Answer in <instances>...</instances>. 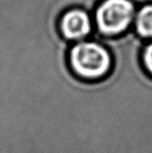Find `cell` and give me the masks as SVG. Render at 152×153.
<instances>
[{
    "label": "cell",
    "mask_w": 152,
    "mask_h": 153,
    "mask_svg": "<svg viewBox=\"0 0 152 153\" xmlns=\"http://www.w3.org/2000/svg\"><path fill=\"white\" fill-rule=\"evenodd\" d=\"M68 64L77 78L85 82H98L110 73L113 58L105 45L94 39H87L71 44Z\"/></svg>",
    "instance_id": "cell-1"
},
{
    "label": "cell",
    "mask_w": 152,
    "mask_h": 153,
    "mask_svg": "<svg viewBox=\"0 0 152 153\" xmlns=\"http://www.w3.org/2000/svg\"><path fill=\"white\" fill-rule=\"evenodd\" d=\"M138 7L133 0H101L93 12L94 33L116 38L133 28Z\"/></svg>",
    "instance_id": "cell-2"
},
{
    "label": "cell",
    "mask_w": 152,
    "mask_h": 153,
    "mask_svg": "<svg viewBox=\"0 0 152 153\" xmlns=\"http://www.w3.org/2000/svg\"><path fill=\"white\" fill-rule=\"evenodd\" d=\"M57 28L62 38L71 44L90 39L94 32L93 14L79 7L69 8L60 15Z\"/></svg>",
    "instance_id": "cell-3"
},
{
    "label": "cell",
    "mask_w": 152,
    "mask_h": 153,
    "mask_svg": "<svg viewBox=\"0 0 152 153\" xmlns=\"http://www.w3.org/2000/svg\"><path fill=\"white\" fill-rule=\"evenodd\" d=\"M133 30L145 41L152 40V3L138 7L135 16Z\"/></svg>",
    "instance_id": "cell-4"
},
{
    "label": "cell",
    "mask_w": 152,
    "mask_h": 153,
    "mask_svg": "<svg viewBox=\"0 0 152 153\" xmlns=\"http://www.w3.org/2000/svg\"><path fill=\"white\" fill-rule=\"evenodd\" d=\"M141 60L143 69L152 78V40L145 42L142 51Z\"/></svg>",
    "instance_id": "cell-5"
}]
</instances>
